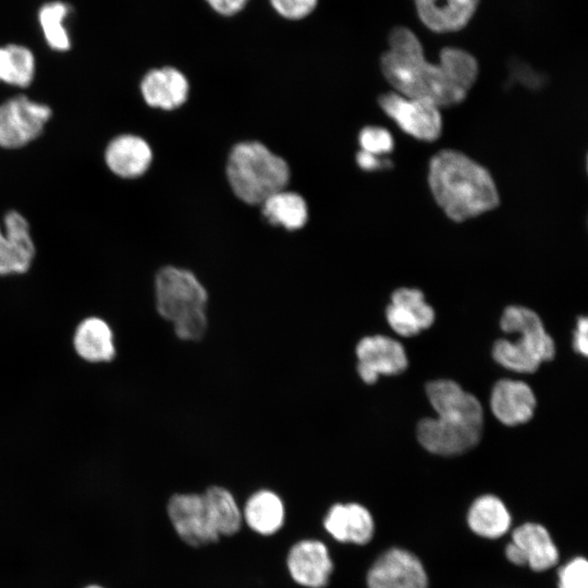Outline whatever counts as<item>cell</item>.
<instances>
[{
  "mask_svg": "<svg viewBox=\"0 0 588 588\" xmlns=\"http://www.w3.org/2000/svg\"><path fill=\"white\" fill-rule=\"evenodd\" d=\"M388 50L381 57V71L399 94L428 101L438 108L463 101L474 85L478 65L467 51L446 47L440 62L429 63L416 35L395 27L388 37Z\"/></svg>",
  "mask_w": 588,
  "mask_h": 588,
  "instance_id": "obj_1",
  "label": "cell"
},
{
  "mask_svg": "<svg viewBox=\"0 0 588 588\" xmlns=\"http://www.w3.org/2000/svg\"><path fill=\"white\" fill-rule=\"evenodd\" d=\"M426 394L438 416L418 422L420 444L438 455L461 454L476 446L483 428L478 399L449 379L429 382Z\"/></svg>",
  "mask_w": 588,
  "mask_h": 588,
  "instance_id": "obj_2",
  "label": "cell"
},
{
  "mask_svg": "<svg viewBox=\"0 0 588 588\" xmlns=\"http://www.w3.org/2000/svg\"><path fill=\"white\" fill-rule=\"evenodd\" d=\"M428 181L437 204L456 222L499 205V194L489 172L458 151L448 149L434 155Z\"/></svg>",
  "mask_w": 588,
  "mask_h": 588,
  "instance_id": "obj_3",
  "label": "cell"
},
{
  "mask_svg": "<svg viewBox=\"0 0 588 588\" xmlns=\"http://www.w3.org/2000/svg\"><path fill=\"white\" fill-rule=\"evenodd\" d=\"M156 307L173 322L175 334L186 341L203 338L207 328V292L188 270L168 266L155 279Z\"/></svg>",
  "mask_w": 588,
  "mask_h": 588,
  "instance_id": "obj_4",
  "label": "cell"
},
{
  "mask_svg": "<svg viewBox=\"0 0 588 588\" xmlns=\"http://www.w3.org/2000/svg\"><path fill=\"white\" fill-rule=\"evenodd\" d=\"M226 176L241 200L256 205L284 189L290 180V169L284 159L261 143L244 142L231 150Z\"/></svg>",
  "mask_w": 588,
  "mask_h": 588,
  "instance_id": "obj_5",
  "label": "cell"
},
{
  "mask_svg": "<svg viewBox=\"0 0 588 588\" xmlns=\"http://www.w3.org/2000/svg\"><path fill=\"white\" fill-rule=\"evenodd\" d=\"M500 326L506 333L520 334L515 342L500 339L494 343L492 356L501 366L517 372H534L542 362L554 357L553 339L534 310L522 306L506 307Z\"/></svg>",
  "mask_w": 588,
  "mask_h": 588,
  "instance_id": "obj_6",
  "label": "cell"
},
{
  "mask_svg": "<svg viewBox=\"0 0 588 588\" xmlns=\"http://www.w3.org/2000/svg\"><path fill=\"white\" fill-rule=\"evenodd\" d=\"M52 109L25 95H16L0 103V147L22 148L44 132Z\"/></svg>",
  "mask_w": 588,
  "mask_h": 588,
  "instance_id": "obj_7",
  "label": "cell"
},
{
  "mask_svg": "<svg viewBox=\"0 0 588 588\" xmlns=\"http://www.w3.org/2000/svg\"><path fill=\"white\" fill-rule=\"evenodd\" d=\"M168 514L179 537L192 547L206 546L220 538L204 494H174L169 500Z\"/></svg>",
  "mask_w": 588,
  "mask_h": 588,
  "instance_id": "obj_8",
  "label": "cell"
},
{
  "mask_svg": "<svg viewBox=\"0 0 588 588\" xmlns=\"http://www.w3.org/2000/svg\"><path fill=\"white\" fill-rule=\"evenodd\" d=\"M378 102L406 134L425 142H432L440 136L442 121L437 106L397 93L384 94Z\"/></svg>",
  "mask_w": 588,
  "mask_h": 588,
  "instance_id": "obj_9",
  "label": "cell"
},
{
  "mask_svg": "<svg viewBox=\"0 0 588 588\" xmlns=\"http://www.w3.org/2000/svg\"><path fill=\"white\" fill-rule=\"evenodd\" d=\"M368 588H428V576L420 560L402 548L383 552L367 574Z\"/></svg>",
  "mask_w": 588,
  "mask_h": 588,
  "instance_id": "obj_10",
  "label": "cell"
},
{
  "mask_svg": "<svg viewBox=\"0 0 588 588\" xmlns=\"http://www.w3.org/2000/svg\"><path fill=\"white\" fill-rule=\"evenodd\" d=\"M505 555L511 563L528 565L535 572L547 571L559 561V550L549 531L537 523H525L514 529Z\"/></svg>",
  "mask_w": 588,
  "mask_h": 588,
  "instance_id": "obj_11",
  "label": "cell"
},
{
  "mask_svg": "<svg viewBox=\"0 0 588 588\" xmlns=\"http://www.w3.org/2000/svg\"><path fill=\"white\" fill-rule=\"evenodd\" d=\"M35 254L28 220L17 210L7 211L0 223V275L25 273Z\"/></svg>",
  "mask_w": 588,
  "mask_h": 588,
  "instance_id": "obj_12",
  "label": "cell"
},
{
  "mask_svg": "<svg viewBox=\"0 0 588 588\" xmlns=\"http://www.w3.org/2000/svg\"><path fill=\"white\" fill-rule=\"evenodd\" d=\"M357 372L367 384L377 381L380 375H397L407 368V356L396 340L377 334L363 338L356 346Z\"/></svg>",
  "mask_w": 588,
  "mask_h": 588,
  "instance_id": "obj_13",
  "label": "cell"
},
{
  "mask_svg": "<svg viewBox=\"0 0 588 588\" xmlns=\"http://www.w3.org/2000/svg\"><path fill=\"white\" fill-rule=\"evenodd\" d=\"M286 566L292 579L307 588H323L333 571V562L323 542L306 539L289 551Z\"/></svg>",
  "mask_w": 588,
  "mask_h": 588,
  "instance_id": "obj_14",
  "label": "cell"
},
{
  "mask_svg": "<svg viewBox=\"0 0 588 588\" xmlns=\"http://www.w3.org/2000/svg\"><path fill=\"white\" fill-rule=\"evenodd\" d=\"M385 315L390 327L403 336L416 335L434 321L432 307L417 289L402 287L394 291Z\"/></svg>",
  "mask_w": 588,
  "mask_h": 588,
  "instance_id": "obj_15",
  "label": "cell"
},
{
  "mask_svg": "<svg viewBox=\"0 0 588 588\" xmlns=\"http://www.w3.org/2000/svg\"><path fill=\"white\" fill-rule=\"evenodd\" d=\"M103 160L114 175L122 179H136L149 169L152 150L143 137L121 134L107 144Z\"/></svg>",
  "mask_w": 588,
  "mask_h": 588,
  "instance_id": "obj_16",
  "label": "cell"
},
{
  "mask_svg": "<svg viewBox=\"0 0 588 588\" xmlns=\"http://www.w3.org/2000/svg\"><path fill=\"white\" fill-rule=\"evenodd\" d=\"M490 407L499 421L506 426H516L532 417L536 397L527 383L501 379L492 389Z\"/></svg>",
  "mask_w": 588,
  "mask_h": 588,
  "instance_id": "obj_17",
  "label": "cell"
},
{
  "mask_svg": "<svg viewBox=\"0 0 588 588\" xmlns=\"http://www.w3.org/2000/svg\"><path fill=\"white\" fill-rule=\"evenodd\" d=\"M324 529L339 542L366 544L375 532V522L370 512L358 503H336L324 519Z\"/></svg>",
  "mask_w": 588,
  "mask_h": 588,
  "instance_id": "obj_18",
  "label": "cell"
},
{
  "mask_svg": "<svg viewBox=\"0 0 588 588\" xmlns=\"http://www.w3.org/2000/svg\"><path fill=\"white\" fill-rule=\"evenodd\" d=\"M480 0H414L420 22L436 33L464 28L473 19Z\"/></svg>",
  "mask_w": 588,
  "mask_h": 588,
  "instance_id": "obj_19",
  "label": "cell"
},
{
  "mask_svg": "<svg viewBox=\"0 0 588 588\" xmlns=\"http://www.w3.org/2000/svg\"><path fill=\"white\" fill-rule=\"evenodd\" d=\"M140 93L148 106L172 110L187 99L188 82L185 75L174 68L152 69L144 75Z\"/></svg>",
  "mask_w": 588,
  "mask_h": 588,
  "instance_id": "obj_20",
  "label": "cell"
},
{
  "mask_svg": "<svg viewBox=\"0 0 588 588\" xmlns=\"http://www.w3.org/2000/svg\"><path fill=\"white\" fill-rule=\"evenodd\" d=\"M511 514L503 501L485 494L477 498L467 513V524L471 531L482 538L497 539L505 535L511 527Z\"/></svg>",
  "mask_w": 588,
  "mask_h": 588,
  "instance_id": "obj_21",
  "label": "cell"
},
{
  "mask_svg": "<svg viewBox=\"0 0 588 588\" xmlns=\"http://www.w3.org/2000/svg\"><path fill=\"white\" fill-rule=\"evenodd\" d=\"M73 342L76 353L87 362H109L115 355L112 330L97 317L86 318L77 326Z\"/></svg>",
  "mask_w": 588,
  "mask_h": 588,
  "instance_id": "obj_22",
  "label": "cell"
},
{
  "mask_svg": "<svg viewBox=\"0 0 588 588\" xmlns=\"http://www.w3.org/2000/svg\"><path fill=\"white\" fill-rule=\"evenodd\" d=\"M242 517L257 534L270 536L283 526L285 510L277 493L259 490L246 501Z\"/></svg>",
  "mask_w": 588,
  "mask_h": 588,
  "instance_id": "obj_23",
  "label": "cell"
},
{
  "mask_svg": "<svg viewBox=\"0 0 588 588\" xmlns=\"http://www.w3.org/2000/svg\"><path fill=\"white\" fill-rule=\"evenodd\" d=\"M262 215L272 224L287 230L301 229L307 221L308 209L304 198L284 189L268 197L262 204Z\"/></svg>",
  "mask_w": 588,
  "mask_h": 588,
  "instance_id": "obj_24",
  "label": "cell"
},
{
  "mask_svg": "<svg viewBox=\"0 0 588 588\" xmlns=\"http://www.w3.org/2000/svg\"><path fill=\"white\" fill-rule=\"evenodd\" d=\"M35 71V57L27 47L16 44L0 47V82L24 88L32 84Z\"/></svg>",
  "mask_w": 588,
  "mask_h": 588,
  "instance_id": "obj_25",
  "label": "cell"
},
{
  "mask_svg": "<svg viewBox=\"0 0 588 588\" xmlns=\"http://www.w3.org/2000/svg\"><path fill=\"white\" fill-rule=\"evenodd\" d=\"M203 494L210 507L219 535L231 536L237 532L243 517L232 493L225 488L212 486Z\"/></svg>",
  "mask_w": 588,
  "mask_h": 588,
  "instance_id": "obj_26",
  "label": "cell"
},
{
  "mask_svg": "<svg viewBox=\"0 0 588 588\" xmlns=\"http://www.w3.org/2000/svg\"><path fill=\"white\" fill-rule=\"evenodd\" d=\"M69 15V7L60 1L44 4L38 13L39 25L49 47L56 51H66L71 39L64 20Z\"/></svg>",
  "mask_w": 588,
  "mask_h": 588,
  "instance_id": "obj_27",
  "label": "cell"
},
{
  "mask_svg": "<svg viewBox=\"0 0 588 588\" xmlns=\"http://www.w3.org/2000/svg\"><path fill=\"white\" fill-rule=\"evenodd\" d=\"M362 150L376 156L391 152L394 147L390 132L380 126H366L358 136Z\"/></svg>",
  "mask_w": 588,
  "mask_h": 588,
  "instance_id": "obj_28",
  "label": "cell"
},
{
  "mask_svg": "<svg viewBox=\"0 0 588 588\" xmlns=\"http://www.w3.org/2000/svg\"><path fill=\"white\" fill-rule=\"evenodd\" d=\"M559 588H588V562L576 556L564 564L558 573Z\"/></svg>",
  "mask_w": 588,
  "mask_h": 588,
  "instance_id": "obj_29",
  "label": "cell"
},
{
  "mask_svg": "<svg viewBox=\"0 0 588 588\" xmlns=\"http://www.w3.org/2000/svg\"><path fill=\"white\" fill-rule=\"evenodd\" d=\"M317 2L318 0H270L275 12L289 20L307 16L316 8Z\"/></svg>",
  "mask_w": 588,
  "mask_h": 588,
  "instance_id": "obj_30",
  "label": "cell"
},
{
  "mask_svg": "<svg viewBox=\"0 0 588 588\" xmlns=\"http://www.w3.org/2000/svg\"><path fill=\"white\" fill-rule=\"evenodd\" d=\"M356 162L362 170L373 171L379 169H387L391 167V161L388 159H381L379 156L360 150L356 155Z\"/></svg>",
  "mask_w": 588,
  "mask_h": 588,
  "instance_id": "obj_31",
  "label": "cell"
},
{
  "mask_svg": "<svg viewBox=\"0 0 588 588\" xmlns=\"http://www.w3.org/2000/svg\"><path fill=\"white\" fill-rule=\"evenodd\" d=\"M588 320L586 317H579L577 320V328L574 332V348L577 353L587 356L588 353Z\"/></svg>",
  "mask_w": 588,
  "mask_h": 588,
  "instance_id": "obj_32",
  "label": "cell"
},
{
  "mask_svg": "<svg viewBox=\"0 0 588 588\" xmlns=\"http://www.w3.org/2000/svg\"><path fill=\"white\" fill-rule=\"evenodd\" d=\"M207 3L219 14L233 15L240 12L248 0H206Z\"/></svg>",
  "mask_w": 588,
  "mask_h": 588,
  "instance_id": "obj_33",
  "label": "cell"
},
{
  "mask_svg": "<svg viewBox=\"0 0 588 588\" xmlns=\"http://www.w3.org/2000/svg\"><path fill=\"white\" fill-rule=\"evenodd\" d=\"M513 74H515L516 77H520L525 84L527 83L537 86V84L540 83L538 76L535 75L528 66L523 64H516Z\"/></svg>",
  "mask_w": 588,
  "mask_h": 588,
  "instance_id": "obj_34",
  "label": "cell"
},
{
  "mask_svg": "<svg viewBox=\"0 0 588 588\" xmlns=\"http://www.w3.org/2000/svg\"><path fill=\"white\" fill-rule=\"evenodd\" d=\"M85 588H103L99 585H89V586H86Z\"/></svg>",
  "mask_w": 588,
  "mask_h": 588,
  "instance_id": "obj_35",
  "label": "cell"
}]
</instances>
